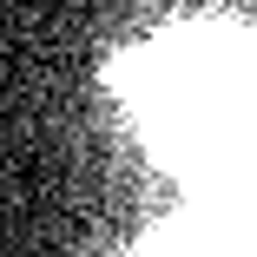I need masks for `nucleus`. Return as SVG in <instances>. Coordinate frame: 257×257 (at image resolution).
I'll return each instance as SVG.
<instances>
[{
  "instance_id": "obj_1",
  "label": "nucleus",
  "mask_w": 257,
  "mask_h": 257,
  "mask_svg": "<svg viewBox=\"0 0 257 257\" xmlns=\"http://www.w3.org/2000/svg\"><path fill=\"white\" fill-rule=\"evenodd\" d=\"M125 86L165 165L211 185L257 178V53L237 33L185 27L152 46Z\"/></svg>"
},
{
  "instance_id": "obj_2",
  "label": "nucleus",
  "mask_w": 257,
  "mask_h": 257,
  "mask_svg": "<svg viewBox=\"0 0 257 257\" xmlns=\"http://www.w3.org/2000/svg\"><path fill=\"white\" fill-rule=\"evenodd\" d=\"M152 257H237L211 224H198V231H178V237H165L159 250H152Z\"/></svg>"
}]
</instances>
